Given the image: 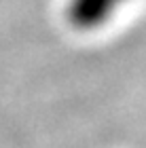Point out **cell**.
<instances>
[{
  "instance_id": "6da1fadb",
  "label": "cell",
  "mask_w": 146,
  "mask_h": 148,
  "mask_svg": "<svg viewBox=\"0 0 146 148\" xmlns=\"http://www.w3.org/2000/svg\"><path fill=\"white\" fill-rule=\"evenodd\" d=\"M129 0H68L66 19L78 32H95L110 23Z\"/></svg>"
}]
</instances>
